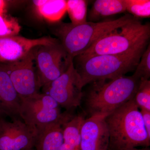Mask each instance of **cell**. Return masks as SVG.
Segmentation results:
<instances>
[{"label": "cell", "mask_w": 150, "mask_h": 150, "mask_svg": "<svg viewBox=\"0 0 150 150\" xmlns=\"http://www.w3.org/2000/svg\"><path fill=\"white\" fill-rule=\"evenodd\" d=\"M134 100L136 104L141 110L150 111V81H140Z\"/></svg>", "instance_id": "obj_21"}, {"label": "cell", "mask_w": 150, "mask_h": 150, "mask_svg": "<svg viewBox=\"0 0 150 150\" xmlns=\"http://www.w3.org/2000/svg\"><path fill=\"white\" fill-rule=\"evenodd\" d=\"M126 11L124 0H97L90 11L91 21L124 12Z\"/></svg>", "instance_id": "obj_17"}, {"label": "cell", "mask_w": 150, "mask_h": 150, "mask_svg": "<svg viewBox=\"0 0 150 150\" xmlns=\"http://www.w3.org/2000/svg\"><path fill=\"white\" fill-rule=\"evenodd\" d=\"M33 3L40 16L51 22L59 21L67 12L64 0H37Z\"/></svg>", "instance_id": "obj_16"}, {"label": "cell", "mask_w": 150, "mask_h": 150, "mask_svg": "<svg viewBox=\"0 0 150 150\" xmlns=\"http://www.w3.org/2000/svg\"><path fill=\"white\" fill-rule=\"evenodd\" d=\"M73 115L71 111L62 112L58 103L43 93L21 98L19 116L25 123L32 127L62 121Z\"/></svg>", "instance_id": "obj_6"}, {"label": "cell", "mask_w": 150, "mask_h": 150, "mask_svg": "<svg viewBox=\"0 0 150 150\" xmlns=\"http://www.w3.org/2000/svg\"><path fill=\"white\" fill-rule=\"evenodd\" d=\"M58 40L49 37L36 39H29L18 35L0 38V63L19 61L35 47L53 44Z\"/></svg>", "instance_id": "obj_11"}, {"label": "cell", "mask_w": 150, "mask_h": 150, "mask_svg": "<svg viewBox=\"0 0 150 150\" xmlns=\"http://www.w3.org/2000/svg\"><path fill=\"white\" fill-rule=\"evenodd\" d=\"M71 117L36 127L35 150H61L63 143V125Z\"/></svg>", "instance_id": "obj_13"}, {"label": "cell", "mask_w": 150, "mask_h": 150, "mask_svg": "<svg viewBox=\"0 0 150 150\" xmlns=\"http://www.w3.org/2000/svg\"><path fill=\"white\" fill-rule=\"evenodd\" d=\"M34 48L19 61L0 63L1 67L8 74L20 98L39 93L41 88L36 73Z\"/></svg>", "instance_id": "obj_9"}, {"label": "cell", "mask_w": 150, "mask_h": 150, "mask_svg": "<svg viewBox=\"0 0 150 150\" xmlns=\"http://www.w3.org/2000/svg\"><path fill=\"white\" fill-rule=\"evenodd\" d=\"M21 29L16 18L0 14V38L18 35Z\"/></svg>", "instance_id": "obj_20"}, {"label": "cell", "mask_w": 150, "mask_h": 150, "mask_svg": "<svg viewBox=\"0 0 150 150\" xmlns=\"http://www.w3.org/2000/svg\"><path fill=\"white\" fill-rule=\"evenodd\" d=\"M34 55L38 81L42 88L65 72L74 61L59 40L53 44L35 47Z\"/></svg>", "instance_id": "obj_7"}, {"label": "cell", "mask_w": 150, "mask_h": 150, "mask_svg": "<svg viewBox=\"0 0 150 150\" xmlns=\"http://www.w3.org/2000/svg\"><path fill=\"white\" fill-rule=\"evenodd\" d=\"M6 116H7L6 115V113L0 108V118H4L5 117H6Z\"/></svg>", "instance_id": "obj_25"}, {"label": "cell", "mask_w": 150, "mask_h": 150, "mask_svg": "<svg viewBox=\"0 0 150 150\" xmlns=\"http://www.w3.org/2000/svg\"><path fill=\"white\" fill-rule=\"evenodd\" d=\"M105 117L91 116L84 119L80 150H109V135Z\"/></svg>", "instance_id": "obj_12"}, {"label": "cell", "mask_w": 150, "mask_h": 150, "mask_svg": "<svg viewBox=\"0 0 150 150\" xmlns=\"http://www.w3.org/2000/svg\"><path fill=\"white\" fill-rule=\"evenodd\" d=\"M134 98L105 117L109 135V150L149 147L150 138Z\"/></svg>", "instance_id": "obj_1"}, {"label": "cell", "mask_w": 150, "mask_h": 150, "mask_svg": "<svg viewBox=\"0 0 150 150\" xmlns=\"http://www.w3.org/2000/svg\"><path fill=\"white\" fill-rule=\"evenodd\" d=\"M135 18L126 15L113 20L100 22H88L75 25L62 23L56 33L60 43L69 56L74 59L89 49L105 34L133 20Z\"/></svg>", "instance_id": "obj_5"}, {"label": "cell", "mask_w": 150, "mask_h": 150, "mask_svg": "<svg viewBox=\"0 0 150 150\" xmlns=\"http://www.w3.org/2000/svg\"><path fill=\"white\" fill-rule=\"evenodd\" d=\"M28 150H35L33 149H31Z\"/></svg>", "instance_id": "obj_27"}, {"label": "cell", "mask_w": 150, "mask_h": 150, "mask_svg": "<svg viewBox=\"0 0 150 150\" xmlns=\"http://www.w3.org/2000/svg\"><path fill=\"white\" fill-rule=\"evenodd\" d=\"M83 88L73 61L65 72L43 87V92L51 96L60 107L71 111L81 103Z\"/></svg>", "instance_id": "obj_8"}, {"label": "cell", "mask_w": 150, "mask_h": 150, "mask_svg": "<svg viewBox=\"0 0 150 150\" xmlns=\"http://www.w3.org/2000/svg\"><path fill=\"white\" fill-rule=\"evenodd\" d=\"M140 81L132 75L93 82L85 97L90 116L106 117L134 98Z\"/></svg>", "instance_id": "obj_2"}, {"label": "cell", "mask_w": 150, "mask_h": 150, "mask_svg": "<svg viewBox=\"0 0 150 150\" xmlns=\"http://www.w3.org/2000/svg\"><path fill=\"white\" fill-rule=\"evenodd\" d=\"M37 135L36 128L18 119L12 122L0 118V150L33 149Z\"/></svg>", "instance_id": "obj_10"}, {"label": "cell", "mask_w": 150, "mask_h": 150, "mask_svg": "<svg viewBox=\"0 0 150 150\" xmlns=\"http://www.w3.org/2000/svg\"><path fill=\"white\" fill-rule=\"evenodd\" d=\"M143 122L145 129L147 133L148 137L150 138V111L145 110H141Z\"/></svg>", "instance_id": "obj_23"}, {"label": "cell", "mask_w": 150, "mask_h": 150, "mask_svg": "<svg viewBox=\"0 0 150 150\" xmlns=\"http://www.w3.org/2000/svg\"><path fill=\"white\" fill-rule=\"evenodd\" d=\"M88 1L84 0L67 1V12L71 23L75 25L86 22Z\"/></svg>", "instance_id": "obj_18"}, {"label": "cell", "mask_w": 150, "mask_h": 150, "mask_svg": "<svg viewBox=\"0 0 150 150\" xmlns=\"http://www.w3.org/2000/svg\"><path fill=\"white\" fill-rule=\"evenodd\" d=\"M20 103V97L9 76L0 65V108L7 116L16 119L19 116Z\"/></svg>", "instance_id": "obj_14"}, {"label": "cell", "mask_w": 150, "mask_h": 150, "mask_svg": "<svg viewBox=\"0 0 150 150\" xmlns=\"http://www.w3.org/2000/svg\"><path fill=\"white\" fill-rule=\"evenodd\" d=\"M133 76L140 80H149L150 77V46L143 52Z\"/></svg>", "instance_id": "obj_22"}, {"label": "cell", "mask_w": 150, "mask_h": 150, "mask_svg": "<svg viewBox=\"0 0 150 150\" xmlns=\"http://www.w3.org/2000/svg\"><path fill=\"white\" fill-rule=\"evenodd\" d=\"M84 119L83 115H74L64 123L61 150H80L81 127Z\"/></svg>", "instance_id": "obj_15"}, {"label": "cell", "mask_w": 150, "mask_h": 150, "mask_svg": "<svg viewBox=\"0 0 150 150\" xmlns=\"http://www.w3.org/2000/svg\"><path fill=\"white\" fill-rule=\"evenodd\" d=\"M125 150H150L149 147L143 148L141 149H138L137 148H132V149H128Z\"/></svg>", "instance_id": "obj_26"}, {"label": "cell", "mask_w": 150, "mask_h": 150, "mask_svg": "<svg viewBox=\"0 0 150 150\" xmlns=\"http://www.w3.org/2000/svg\"><path fill=\"white\" fill-rule=\"evenodd\" d=\"M126 11L134 17L149 18V0H124Z\"/></svg>", "instance_id": "obj_19"}, {"label": "cell", "mask_w": 150, "mask_h": 150, "mask_svg": "<svg viewBox=\"0 0 150 150\" xmlns=\"http://www.w3.org/2000/svg\"><path fill=\"white\" fill-rule=\"evenodd\" d=\"M150 37L149 23L137 18L105 34L78 56L120 55L145 49Z\"/></svg>", "instance_id": "obj_4"}, {"label": "cell", "mask_w": 150, "mask_h": 150, "mask_svg": "<svg viewBox=\"0 0 150 150\" xmlns=\"http://www.w3.org/2000/svg\"><path fill=\"white\" fill-rule=\"evenodd\" d=\"M6 6V2L4 0H0V14L5 13Z\"/></svg>", "instance_id": "obj_24"}, {"label": "cell", "mask_w": 150, "mask_h": 150, "mask_svg": "<svg viewBox=\"0 0 150 150\" xmlns=\"http://www.w3.org/2000/svg\"><path fill=\"white\" fill-rule=\"evenodd\" d=\"M146 48L120 55L75 57L77 66L75 67L83 87L91 83L113 79L135 70Z\"/></svg>", "instance_id": "obj_3"}]
</instances>
